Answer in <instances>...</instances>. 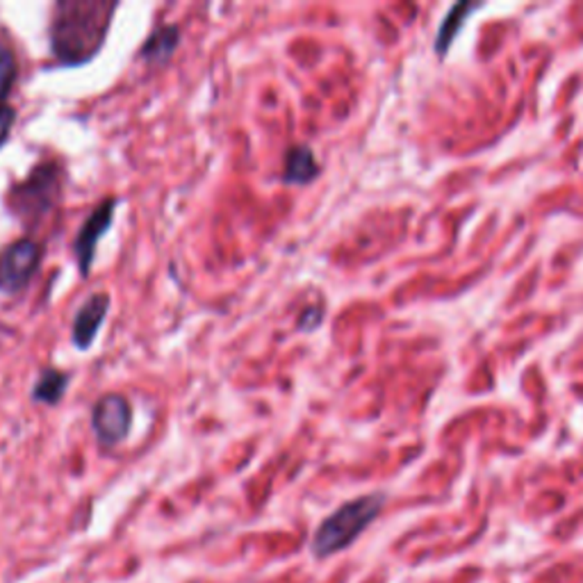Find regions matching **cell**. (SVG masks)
Here are the masks:
<instances>
[{"instance_id":"cell-1","label":"cell","mask_w":583,"mask_h":583,"mask_svg":"<svg viewBox=\"0 0 583 583\" xmlns=\"http://www.w3.org/2000/svg\"><path fill=\"white\" fill-rule=\"evenodd\" d=\"M119 3L110 0H60L53 7L51 53L62 66L89 64L105 46Z\"/></svg>"},{"instance_id":"cell-2","label":"cell","mask_w":583,"mask_h":583,"mask_svg":"<svg viewBox=\"0 0 583 583\" xmlns=\"http://www.w3.org/2000/svg\"><path fill=\"white\" fill-rule=\"evenodd\" d=\"M66 167L57 160H39L5 191V208L25 233L37 230L64 199Z\"/></svg>"},{"instance_id":"cell-3","label":"cell","mask_w":583,"mask_h":583,"mask_svg":"<svg viewBox=\"0 0 583 583\" xmlns=\"http://www.w3.org/2000/svg\"><path fill=\"white\" fill-rule=\"evenodd\" d=\"M383 504H385V497L381 492H372V495L358 497V500L342 504L315 531L313 545H310L313 554L317 559H328V556L354 545L360 533L378 518Z\"/></svg>"},{"instance_id":"cell-4","label":"cell","mask_w":583,"mask_h":583,"mask_svg":"<svg viewBox=\"0 0 583 583\" xmlns=\"http://www.w3.org/2000/svg\"><path fill=\"white\" fill-rule=\"evenodd\" d=\"M44 262V244L34 238H21L0 248V295H21Z\"/></svg>"},{"instance_id":"cell-5","label":"cell","mask_w":583,"mask_h":583,"mask_svg":"<svg viewBox=\"0 0 583 583\" xmlns=\"http://www.w3.org/2000/svg\"><path fill=\"white\" fill-rule=\"evenodd\" d=\"M92 431L103 449L117 447L132 431V406L123 394L108 393L96 399L92 411Z\"/></svg>"},{"instance_id":"cell-6","label":"cell","mask_w":583,"mask_h":583,"mask_svg":"<svg viewBox=\"0 0 583 583\" xmlns=\"http://www.w3.org/2000/svg\"><path fill=\"white\" fill-rule=\"evenodd\" d=\"M119 199L110 197L105 201H101L99 206L93 208L92 215L83 221L78 235L73 239V253L75 262H78V271L83 278H87L89 271H92L93 260H96V247L103 239V235L112 228L114 221V210L119 208Z\"/></svg>"},{"instance_id":"cell-7","label":"cell","mask_w":583,"mask_h":583,"mask_svg":"<svg viewBox=\"0 0 583 583\" xmlns=\"http://www.w3.org/2000/svg\"><path fill=\"white\" fill-rule=\"evenodd\" d=\"M110 299L108 292H93L87 296L83 306L78 308L73 317V326H71V342L78 351H89L92 345L99 337L101 326L105 324L110 313Z\"/></svg>"},{"instance_id":"cell-8","label":"cell","mask_w":583,"mask_h":583,"mask_svg":"<svg viewBox=\"0 0 583 583\" xmlns=\"http://www.w3.org/2000/svg\"><path fill=\"white\" fill-rule=\"evenodd\" d=\"M180 46V28L176 24H162L146 37L140 48V60L151 69L167 66Z\"/></svg>"},{"instance_id":"cell-9","label":"cell","mask_w":583,"mask_h":583,"mask_svg":"<svg viewBox=\"0 0 583 583\" xmlns=\"http://www.w3.org/2000/svg\"><path fill=\"white\" fill-rule=\"evenodd\" d=\"M319 162L315 158V151L306 144H296L287 149L283 164V182L285 185H308L319 176Z\"/></svg>"},{"instance_id":"cell-10","label":"cell","mask_w":583,"mask_h":583,"mask_svg":"<svg viewBox=\"0 0 583 583\" xmlns=\"http://www.w3.org/2000/svg\"><path fill=\"white\" fill-rule=\"evenodd\" d=\"M71 376L57 367H44L33 387V399L44 406H57L69 390Z\"/></svg>"},{"instance_id":"cell-11","label":"cell","mask_w":583,"mask_h":583,"mask_svg":"<svg viewBox=\"0 0 583 583\" xmlns=\"http://www.w3.org/2000/svg\"><path fill=\"white\" fill-rule=\"evenodd\" d=\"M474 12V5L471 3H458V5H453L452 10H449L447 19L442 21V25H440L438 30V39H435V51L440 53V55H444V53L449 51V46H452V42L456 39V34L461 33V28L465 25L467 16Z\"/></svg>"},{"instance_id":"cell-12","label":"cell","mask_w":583,"mask_h":583,"mask_svg":"<svg viewBox=\"0 0 583 583\" xmlns=\"http://www.w3.org/2000/svg\"><path fill=\"white\" fill-rule=\"evenodd\" d=\"M16 78H19V60H16L15 46L5 37H0V103L7 101Z\"/></svg>"},{"instance_id":"cell-13","label":"cell","mask_w":583,"mask_h":583,"mask_svg":"<svg viewBox=\"0 0 583 583\" xmlns=\"http://www.w3.org/2000/svg\"><path fill=\"white\" fill-rule=\"evenodd\" d=\"M16 123V110L7 103H0V149L10 140L12 128Z\"/></svg>"},{"instance_id":"cell-14","label":"cell","mask_w":583,"mask_h":583,"mask_svg":"<svg viewBox=\"0 0 583 583\" xmlns=\"http://www.w3.org/2000/svg\"><path fill=\"white\" fill-rule=\"evenodd\" d=\"M322 322H324V310L317 308V306H310V308H306L304 313H301L299 331L313 333L322 326Z\"/></svg>"}]
</instances>
